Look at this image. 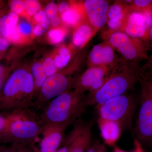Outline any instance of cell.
<instances>
[{
  "label": "cell",
  "mask_w": 152,
  "mask_h": 152,
  "mask_svg": "<svg viewBox=\"0 0 152 152\" xmlns=\"http://www.w3.org/2000/svg\"><path fill=\"white\" fill-rule=\"evenodd\" d=\"M140 63L129 61L122 58L118 64L110 71L102 86L86 97L87 106L99 105L132 89L139 81Z\"/></svg>",
  "instance_id": "cell-1"
},
{
  "label": "cell",
  "mask_w": 152,
  "mask_h": 152,
  "mask_svg": "<svg viewBox=\"0 0 152 152\" xmlns=\"http://www.w3.org/2000/svg\"><path fill=\"white\" fill-rule=\"evenodd\" d=\"M84 93L68 91L52 100L39 117L44 126L71 124L87 107Z\"/></svg>",
  "instance_id": "cell-2"
},
{
  "label": "cell",
  "mask_w": 152,
  "mask_h": 152,
  "mask_svg": "<svg viewBox=\"0 0 152 152\" xmlns=\"http://www.w3.org/2000/svg\"><path fill=\"white\" fill-rule=\"evenodd\" d=\"M34 91L31 73L25 69H18L9 76L3 88V104L19 111L27 110L33 106Z\"/></svg>",
  "instance_id": "cell-3"
},
{
  "label": "cell",
  "mask_w": 152,
  "mask_h": 152,
  "mask_svg": "<svg viewBox=\"0 0 152 152\" xmlns=\"http://www.w3.org/2000/svg\"><path fill=\"white\" fill-rule=\"evenodd\" d=\"M103 41L108 43L129 61H147L149 56L146 45L140 39L132 37L121 31H111L106 30L102 35Z\"/></svg>",
  "instance_id": "cell-4"
},
{
  "label": "cell",
  "mask_w": 152,
  "mask_h": 152,
  "mask_svg": "<svg viewBox=\"0 0 152 152\" xmlns=\"http://www.w3.org/2000/svg\"><path fill=\"white\" fill-rule=\"evenodd\" d=\"M96 107L99 118L115 122L122 128L131 126L135 108V101L131 95L125 94Z\"/></svg>",
  "instance_id": "cell-5"
},
{
  "label": "cell",
  "mask_w": 152,
  "mask_h": 152,
  "mask_svg": "<svg viewBox=\"0 0 152 152\" xmlns=\"http://www.w3.org/2000/svg\"><path fill=\"white\" fill-rule=\"evenodd\" d=\"M140 102L136 132L139 139L152 142V87L146 80L139 77Z\"/></svg>",
  "instance_id": "cell-6"
},
{
  "label": "cell",
  "mask_w": 152,
  "mask_h": 152,
  "mask_svg": "<svg viewBox=\"0 0 152 152\" xmlns=\"http://www.w3.org/2000/svg\"><path fill=\"white\" fill-rule=\"evenodd\" d=\"M72 82L66 74L56 73L48 77L40 88V93L33 106L36 109L40 108L48 101L53 99L67 91Z\"/></svg>",
  "instance_id": "cell-7"
},
{
  "label": "cell",
  "mask_w": 152,
  "mask_h": 152,
  "mask_svg": "<svg viewBox=\"0 0 152 152\" xmlns=\"http://www.w3.org/2000/svg\"><path fill=\"white\" fill-rule=\"evenodd\" d=\"M121 59L108 43L103 41L93 47L88 56L87 65L88 67H107L111 70Z\"/></svg>",
  "instance_id": "cell-8"
},
{
  "label": "cell",
  "mask_w": 152,
  "mask_h": 152,
  "mask_svg": "<svg viewBox=\"0 0 152 152\" xmlns=\"http://www.w3.org/2000/svg\"><path fill=\"white\" fill-rule=\"evenodd\" d=\"M150 28L146 17L142 13L129 10L118 31L132 37L146 40Z\"/></svg>",
  "instance_id": "cell-9"
},
{
  "label": "cell",
  "mask_w": 152,
  "mask_h": 152,
  "mask_svg": "<svg viewBox=\"0 0 152 152\" xmlns=\"http://www.w3.org/2000/svg\"><path fill=\"white\" fill-rule=\"evenodd\" d=\"M92 124L78 121L67 137L69 152H85L91 142Z\"/></svg>",
  "instance_id": "cell-10"
},
{
  "label": "cell",
  "mask_w": 152,
  "mask_h": 152,
  "mask_svg": "<svg viewBox=\"0 0 152 152\" xmlns=\"http://www.w3.org/2000/svg\"><path fill=\"white\" fill-rule=\"evenodd\" d=\"M83 7L87 21L98 31L107 24L110 2L106 0H86Z\"/></svg>",
  "instance_id": "cell-11"
},
{
  "label": "cell",
  "mask_w": 152,
  "mask_h": 152,
  "mask_svg": "<svg viewBox=\"0 0 152 152\" xmlns=\"http://www.w3.org/2000/svg\"><path fill=\"white\" fill-rule=\"evenodd\" d=\"M70 124L47 125L44 126L40 145L41 152H56L65 138L66 129Z\"/></svg>",
  "instance_id": "cell-12"
},
{
  "label": "cell",
  "mask_w": 152,
  "mask_h": 152,
  "mask_svg": "<svg viewBox=\"0 0 152 152\" xmlns=\"http://www.w3.org/2000/svg\"><path fill=\"white\" fill-rule=\"evenodd\" d=\"M111 70L105 66L90 67L74 83L75 90L84 93L97 80L106 77Z\"/></svg>",
  "instance_id": "cell-13"
},
{
  "label": "cell",
  "mask_w": 152,
  "mask_h": 152,
  "mask_svg": "<svg viewBox=\"0 0 152 152\" xmlns=\"http://www.w3.org/2000/svg\"><path fill=\"white\" fill-rule=\"evenodd\" d=\"M98 31L86 20L75 28L72 38V48H83Z\"/></svg>",
  "instance_id": "cell-14"
},
{
  "label": "cell",
  "mask_w": 152,
  "mask_h": 152,
  "mask_svg": "<svg viewBox=\"0 0 152 152\" xmlns=\"http://www.w3.org/2000/svg\"><path fill=\"white\" fill-rule=\"evenodd\" d=\"M61 21L66 26L75 28L86 20L83 2H70L69 8L61 14Z\"/></svg>",
  "instance_id": "cell-15"
},
{
  "label": "cell",
  "mask_w": 152,
  "mask_h": 152,
  "mask_svg": "<svg viewBox=\"0 0 152 152\" xmlns=\"http://www.w3.org/2000/svg\"><path fill=\"white\" fill-rule=\"evenodd\" d=\"M101 135L106 143L113 145L119 138L122 127L115 122L101 119L98 120Z\"/></svg>",
  "instance_id": "cell-16"
},
{
  "label": "cell",
  "mask_w": 152,
  "mask_h": 152,
  "mask_svg": "<svg viewBox=\"0 0 152 152\" xmlns=\"http://www.w3.org/2000/svg\"><path fill=\"white\" fill-rule=\"evenodd\" d=\"M19 16L11 12L7 15L0 16V34L2 37L8 38L17 28Z\"/></svg>",
  "instance_id": "cell-17"
},
{
  "label": "cell",
  "mask_w": 152,
  "mask_h": 152,
  "mask_svg": "<svg viewBox=\"0 0 152 152\" xmlns=\"http://www.w3.org/2000/svg\"><path fill=\"white\" fill-rule=\"evenodd\" d=\"M72 54L70 48L66 46L61 47L58 53L54 58L55 65L57 69L65 67L72 58Z\"/></svg>",
  "instance_id": "cell-18"
},
{
  "label": "cell",
  "mask_w": 152,
  "mask_h": 152,
  "mask_svg": "<svg viewBox=\"0 0 152 152\" xmlns=\"http://www.w3.org/2000/svg\"><path fill=\"white\" fill-rule=\"evenodd\" d=\"M31 73L34 80L35 91L40 90L47 78L42 64L39 62L34 63L32 66Z\"/></svg>",
  "instance_id": "cell-19"
},
{
  "label": "cell",
  "mask_w": 152,
  "mask_h": 152,
  "mask_svg": "<svg viewBox=\"0 0 152 152\" xmlns=\"http://www.w3.org/2000/svg\"><path fill=\"white\" fill-rule=\"evenodd\" d=\"M129 10L142 13L152 12V0H135L129 4Z\"/></svg>",
  "instance_id": "cell-20"
},
{
  "label": "cell",
  "mask_w": 152,
  "mask_h": 152,
  "mask_svg": "<svg viewBox=\"0 0 152 152\" xmlns=\"http://www.w3.org/2000/svg\"><path fill=\"white\" fill-rule=\"evenodd\" d=\"M67 35V30L64 28H54L49 31L48 39L52 44L60 43L62 42Z\"/></svg>",
  "instance_id": "cell-21"
},
{
  "label": "cell",
  "mask_w": 152,
  "mask_h": 152,
  "mask_svg": "<svg viewBox=\"0 0 152 152\" xmlns=\"http://www.w3.org/2000/svg\"><path fill=\"white\" fill-rule=\"evenodd\" d=\"M42 64L47 77L56 73L57 68L52 58L50 57L46 58L44 60Z\"/></svg>",
  "instance_id": "cell-22"
},
{
  "label": "cell",
  "mask_w": 152,
  "mask_h": 152,
  "mask_svg": "<svg viewBox=\"0 0 152 152\" xmlns=\"http://www.w3.org/2000/svg\"><path fill=\"white\" fill-rule=\"evenodd\" d=\"M10 8L12 12L18 15H21L26 11L24 1L20 0H13L10 2Z\"/></svg>",
  "instance_id": "cell-23"
},
{
  "label": "cell",
  "mask_w": 152,
  "mask_h": 152,
  "mask_svg": "<svg viewBox=\"0 0 152 152\" xmlns=\"http://www.w3.org/2000/svg\"><path fill=\"white\" fill-rule=\"evenodd\" d=\"M140 76L146 80L152 87V66L146 62L141 67Z\"/></svg>",
  "instance_id": "cell-24"
},
{
  "label": "cell",
  "mask_w": 152,
  "mask_h": 152,
  "mask_svg": "<svg viewBox=\"0 0 152 152\" xmlns=\"http://www.w3.org/2000/svg\"><path fill=\"white\" fill-rule=\"evenodd\" d=\"M17 28L19 32L23 37L30 36L32 32L31 25L28 22L22 21L18 23Z\"/></svg>",
  "instance_id": "cell-25"
},
{
  "label": "cell",
  "mask_w": 152,
  "mask_h": 152,
  "mask_svg": "<svg viewBox=\"0 0 152 152\" xmlns=\"http://www.w3.org/2000/svg\"><path fill=\"white\" fill-rule=\"evenodd\" d=\"M45 12L49 19L57 15L58 12V6L54 2H51L46 7Z\"/></svg>",
  "instance_id": "cell-26"
},
{
  "label": "cell",
  "mask_w": 152,
  "mask_h": 152,
  "mask_svg": "<svg viewBox=\"0 0 152 152\" xmlns=\"http://www.w3.org/2000/svg\"><path fill=\"white\" fill-rule=\"evenodd\" d=\"M107 76L104 77L97 80L91 85L88 89L89 94L94 92L102 86L107 78Z\"/></svg>",
  "instance_id": "cell-27"
},
{
  "label": "cell",
  "mask_w": 152,
  "mask_h": 152,
  "mask_svg": "<svg viewBox=\"0 0 152 152\" xmlns=\"http://www.w3.org/2000/svg\"><path fill=\"white\" fill-rule=\"evenodd\" d=\"M7 69L4 66L0 65V92L2 91L4 86L7 81Z\"/></svg>",
  "instance_id": "cell-28"
},
{
  "label": "cell",
  "mask_w": 152,
  "mask_h": 152,
  "mask_svg": "<svg viewBox=\"0 0 152 152\" xmlns=\"http://www.w3.org/2000/svg\"><path fill=\"white\" fill-rule=\"evenodd\" d=\"M46 14L45 11L40 10L34 16V19L38 24H41L44 23L48 19Z\"/></svg>",
  "instance_id": "cell-29"
},
{
  "label": "cell",
  "mask_w": 152,
  "mask_h": 152,
  "mask_svg": "<svg viewBox=\"0 0 152 152\" xmlns=\"http://www.w3.org/2000/svg\"><path fill=\"white\" fill-rule=\"evenodd\" d=\"M87 152H107V150L104 144L97 142L91 147Z\"/></svg>",
  "instance_id": "cell-30"
},
{
  "label": "cell",
  "mask_w": 152,
  "mask_h": 152,
  "mask_svg": "<svg viewBox=\"0 0 152 152\" xmlns=\"http://www.w3.org/2000/svg\"><path fill=\"white\" fill-rule=\"evenodd\" d=\"M25 7L26 9L31 8L37 9L38 11H40L41 5L39 2L35 0H28L24 1Z\"/></svg>",
  "instance_id": "cell-31"
},
{
  "label": "cell",
  "mask_w": 152,
  "mask_h": 152,
  "mask_svg": "<svg viewBox=\"0 0 152 152\" xmlns=\"http://www.w3.org/2000/svg\"><path fill=\"white\" fill-rule=\"evenodd\" d=\"M10 42L7 38L1 37L0 38V52L4 54L5 52L8 48Z\"/></svg>",
  "instance_id": "cell-32"
},
{
  "label": "cell",
  "mask_w": 152,
  "mask_h": 152,
  "mask_svg": "<svg viewBox=\"0 0 152 152\" xmlns=\"http://www.w3.org/2000/svg\"><path fill=\"white\" fill-rule=\"evenodd\" d=\"M70 6V2H69L66 1L61 2L58 6V12L60 14H61L67 10L69 8Z\"/></svg>",
  "instance_id": "cell-33"
},
{
  "label": "cell",
  "mask_w": 152,
  "mask_h": 152,
  "mask_svg": "<svg viewBox=\"0 0 152 152\" xmlns=\"http://www.w3.org/2000/svg\"><path fill=\"white\" fill-rule=\"evenodd\" d=\"M145 44L146 45L148 50L152 48V23L149 30L148 33V37L146 40L145 42Z\"/></svg>",
  "instance_id": "cell-34"
},
{
  "label": "cell",
  "mask_w": 152,
  "mask_h": 152,
  "mask_svg": "<svg viewBox=\"0 0 152 152\" xmlns=\"http://www.w3.org/2000/svg\"><path fill=\"white\" fill-rule=\"evenodd\" d=\"M44 29L40 24L36 25L33 28L32 32L34 35L36 37H39L43 34Z\"/></svg>",
  "instance_id": "cell-35"
},
{
  "label": "cell",
  "mask_w": 152,
  "mask_h": 152,
  "mask_svg": "<svg viewBox=\"0 0 152 152\" xmlns=\"http://www.w3.org/2000/svg\"><path fill=\"white\" fill-rule=\"evenodd\" d=\"M51 25L54 27H56L61 23V19L60 17L56 15L51 18L50 19Z\"/></svg>",
  "instance_id": "cell-36"
},
{
  "label": "cell",
  "mask_w": 152,
  "mask_h": 152,
  "mask_svg": "<svg viewBox=\"0 0 152 152\" xmlns=\"http://www.w3.org/2000/svg\"><path fill=\"white\" fill-rule=\"evenodd\" d=\"M7 121L2 116L0 115V132L4 130L7 126Z\"/></svg>",
  "instance_id": "cell-37"
},
{
  "label": "cell",
  "mask_w": 152,
  "mask_h": 152,
  "mask_svg": "<svg viewBox=\"0 0 152 152\" xmlns=\"http://www.w3.org/2000/svg\"><path fill=\"white\" fill-rule=\"evenodd\" d=\"M26 12L27 15L31 17L34 16L39 11L36 9L28 8L26 9Z\"/></svg>",
  "instance_id": "cell-38"
},
{
  "label": "cell",
  "mask_w": 152,
  "mask_h": 152,
  "mask_svg": "<svg viewBox=\"0 0 152 152\" xmlns=\"http://www.w3.org/2000/svg\"><path fill=\"white\" fill-rule=\"evenodd\" d=\"M50 19L49 18H48V19L44 23L40 25H41V26L44 29V30H47L50 27Z\"/></svg>",
  "instance_id": "cell-39"
},
{
  "label": "cell",
  "mask_w": 152,
  "mask_h": 152,
  "mask_svg": "<svg viewBox=\"0 0 152 152\" xmlns=\"http://www.w3.org/2000/svg\"><path fill=\"white\" fill-rule=\"evenodd\" d=\"M56 152H69V148L66 145Z\"/></svg>",
  "instance_id": "cell-40"
},
{
  "label": "cell",
  "mask_w": 152,
  "mask_h": 152,
  "mask_svg": "<svg viewBox=\"0 0 152 152\" xmlns=\"http://www.w3.org/2000/svg\"><path fill=\"white\" fill-rule=\"evenodd\" d=\"M146 63L152 66V54L149 56L148 59Z\"/></svg>",
  "instance_id": "cell-41"
},
{
  "label": "cell",
  "mask_w": 152,
  "mask_h": 152,
  "mask_svg": "<svg viewBox=\"0 0 152 152\" xmlns=\"http://www.w3.org/2000/svg\"><path fill=\"white\" fill-rule=\"evenodd\" d=\"M3 5L4 4H3V2L0 1V12H1V10L3 8Z\"/></svg>",
  "instance_id": "cell-42"
},
{
  "label": "cell",
  "mask_w": 152,
  "mask_h": 152,
  "mask_svg": "<svg viewBox=\"0 0 152 152\" xmlns=\"http://www.w3.org/2000/svg\"><path fill=\"white\" fill-rule=\"evenodd\" d=\"M115 152H125L123 151H121V150H120L119 149H116L115 150Z\"/></svg>",
  "instance_id": "cell-43"
},
{
  "label": "cell",
  "mask_w": 152,
  "mask_h": 152,
  "mask_svg": "<svg viewBox=\"0 0 152 152\" xmlns=\"http://www.w3.org/2000/svg\"><path fill=\"white\" fill-rule=\"evenodd\" d=\"M3 55H4V54L2 53H1V52H0V59L3 58Z\"/></svg>",
  "instance_id": "cell-44"
},
{
  "label": "cell",
  "mask_w": 152,
  "mask_h": 152,
  "mask_svg": "<svg viewBox=\"0 0 152 152\" xmlns=\"http://www.w3.org/2000/svg\"><path fill=\"white\" fill-rule=\"evenodd\" d=\"M1 37H2V36H1V34H0V38Z\"/></svg>",
  "instance_id": "cell-45"
},
{
  "label": "cell",
  "mask_w": 152,
  "mask_h": 152,
  "mask_svg": "<svg viewBox=\"0 0 152 152\" xmlns=\"http://www.w3.org/2000/svg\"><path fill=\"white\" fill-rule=\"evenodd\" d=\"M11 152L9 151H5V152Z\"/></svg>",
  "instance_id": "cell-46"
}]
</instances>
